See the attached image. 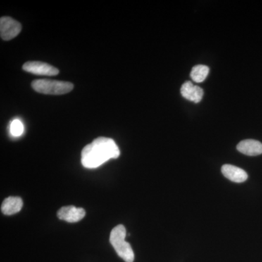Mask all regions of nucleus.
Listing matches in <instances>:
<instances>
[{
    "label": "nucleus",
    "instance_id": "1",
    "mask_svg": "<svg viewBox=\"0 0 262 262\" xmlns=\"http://www.w3.org/2000/svg\"><path fill=\"white\" fill-rule=\"evenodd\" d=\"M120 151L113 139L98 137L84 146L81 153V162L84 168H96L110 159H117Z\"/></svg>",
    "mask_w": 262,
    "mask_h": 262
},
{
    "label": "nucleus",
    "instance_id": "2",
    "mask_svg": "<svg viewBox=\"0 0 262 262\" xmlns=\"http://www.w3.org/2000/svg\"><path fill=\"white\" fill-rule=\"evenodd\" d=\"M126 229L122 225L116 226L110 233V242L120 258L125 262H134V253L132 247L125 241Z\"/></svg>",
    "mask_w": 262,
    "mask_h": 262
},
{
    "label": "nucleus",
    "instance_id": "3",
    "mask_svg": "<svg viewBox=\"0 0 262 262\" xmlns=\"http://www.w3.org/2000/svg\"><path fill=\"white\" fill-rule=\"evenodd\" d=\"M32 89L36 92L46 95H63L74 89L72 82L41 79L33 81Z\"/></svg>",
    "mask_w": 262,
    "mask_h": 262
},
{
    "label": "nucleus",
    "instance_id": "4",
    "mask_svg": "<svg viewBox=\"0 0 262 262\" xmlns=\"http://www.w3.org/2000/svg\"><path fill=\"white\" fill-rule=\"evenodd\" d=\"M21 29V24L10 17L4 16L0 19V35L3 40L8 41L16 37Z\"/></svg>",
    "mask_w": 262,
    "mask_h": 262
},
{
    "label": "nucleus",
    "instance_id": "5",
    "mask_svg": "<svg viewBox=\"0 0 262 262\" xmlns=\"http://www.w3.org/2000/svg\"><path fill=\"white\" fill-rule=\"evenodd\" d=\"M25 72L36 75L56 76L59 70L53 66L42 61H28L23 65Z\"/></svg>",
    "mask_w": 262,
    "mask_h": 262
},
{
    "label": "nucleus",
    "instance_id": "6",
    "mask_svg": "<svg viewBox=\"0 0 262 262\" xmlns=\"http://www.w3.org/2000/svg\"><path fill=\"white\" fill-rule=\"evenodd\" d=\"M85 211L83 208H77L73 206L62 207L57 211V217L69 223L80 222L85 216Z\"/></svg>",
    "mask_w": 262,
    "mask_h": 262
},
{
    "label": "nucleus",
    "instance_id": "7",
    "mask_svg": "<svg viewBox=\"0 0 262 262\" xmlns=\"http://www.w3.org/2000/svg\"><path fill=\"white\" fill-rule=\"evenodd\" d=\"M181 94L186 99L196 103L203 99V90L199 86L194 85L190 81H187L182 84Z\"/></svg>",
    "mask_w": 262,
    "mask_h": 262
},
{
    "label": "nucleus",
    "instance_id": "8",
    "mask_svg": "<svg viewBox=\"0 0 262 262\" xmlns=\"http://www.w3.org/2000/svg\"><path fill=\"white\" fill-rule=\"evenodd\" d=\"M237 149L248 156H257L262 154V144L253 139H246L237 144Z\"/></svg>",
    "mask_w": 262,
    "mask_h": 262
},
{
    "label": "nucleus",
    "instance_id": "9",
    "mask_svg": "<svg viewBox=\"0 0 262 262\" xmlns=\"http://www.w3.org/2000/svg\"><path fill=\"white\" fill-rule=\"evenodd\" d=\"M222 172L226 178L235 183L246 182L248 179V174L243 169L232 165H224Z\"/></svg>",
    "mask_w": 262,
    "mask_h": 262
},
{
    "label": "nucleus",
    "instance_id": "10",
    "mask_svg": "<svg viewBox=\"0 0 262 262\" xmlns=\"http://www.w3.org/2000/svg\"><path fill=\"white\" fill-rule=\"evenodd\" d=\"M23 207V201L19 196H9L4 200L1 211L5 215H13L18 213Z\"/></svg>",
    "mask_w": 262,
    "mask_h": 262
},
{
    "label": "nucleus",
    "instance_id": "11",
    "mask_svg": "<svg viewBox=\"0 0 262 262\" xmlns=\"http://www.w3.org/2000/svg\"><path fill=\"white\" fill-rule=\"evenodd\" d=\"M208 73H209V68L207 66L198 65L193 67L190 75L193 81L200 83L206 80Z\"/></svg>",
    "mask_w": 262,
    "mask_h": 262
},
{
    "label": "nucleus",
    "instance_id": "12",
    "mask_svg": "<svg viewBox=\"0 0 262 262\" xmlns=\"http://www.w3.org/2000/svg\"><path fill=\"white\" fill-rule=\"evenodd\" d=\"M24 130L23 123L18 119H15L10 123V132L12 136L18 137L23 134Z\"/></svg>",
    "mask_w": 262,
    "mask_h": 262
}]
</instances>
